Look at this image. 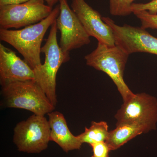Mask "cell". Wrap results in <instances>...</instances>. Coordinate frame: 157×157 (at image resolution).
Returning <instances> with one entry per match:
<instances>
[{"label": "cell", "mask_w": 157, "mask_h": 157, "mask_svg": "<svg viewBox=\"0 0 157 157\" xmlns=\"http://www.w3.org/2000/svg\"><path fill=\"white\" fill-rule=\"evenodd\" d=\"M50 128V140L56 142L66 152L79 150L82 144L70 132L63 115L59 111L48 114Z\"/></svg>", "instance_id": "cell-12"}, {"label": "cell", "mask_w": 157, "mask_h": 157, "mask_svg": "<svg viewBox=\"0 0 157 157\" xmlns=\"http://www.w3.org/2000/svg\"><path fill=\"white\" fill-rule=\"evenodd\" d=\"M135 0H109V12L114 16H126L132 13V6Z\"/></svg>", "instance_id": "cell-15"}, {"label": "cell", "mask_w": 157, "mask_h": 157, "mask_svg": "<svg viewBox=\"0 0 157 157\" xmlns=\"http://www.w3.org/2000/svg\"><path fill=\"white\" fill-rule=\"evenodd\" d=\"M91 157H94V156H92Z\"/></svg>", "instance_id": "cell-21"}, {"label": "cell", "mask_w": 157, "mask_h": 157, "mask_svg": "<svg viewBox=\"0 0 157 157\" xmlns=\"http://www.w3.org/2000/svg\"><path fill=\"white\" fill-rule=\"evenodd\" d=\"M133 13L140 20L142 28L157 29V14H151L146 11H135Z\"/></svg>", "instance_id": "cell-16"}, {"label": "cell", "mask_w": 157, "mask_h": 157, "mask_svg": "<svg viewBox=\"0 0 157 157\" xmlns=\"http://www.w3.org/2000/svg\"><path fill=\"white\" fill-rule=\"evenodd\" d=\"M102 18L112 29L115 45L128 55L146 52L157 56V38L146 29L127 24L120 26L109 17Z\"/></svg>", "instance_id": "cell-7"}, {"label": "cell", "mask_w": 157, "mask_h": 157, "mask_svg": "<svg viewBox=\"0 0 157 157\" xmlns=\"http://www.w3.org/2000/svg\"><path fill=\"white\" fill-rule=\"evenodd\" d=\"M109 132L106 122L93 121L89 128H85L84 132L77 136L82 143L91 144L106 141Z\"/></svg>", "instance_id": "cell-14"}, {"label": "cell", "mask_w": 157, "mask_h": 157, "mask_svg": "<svg viewBox=\"0 0 157 157\" xmlns=\"http://www.w3.org/2000/svg\"><path fill=\"white\" fill-rule=\"evenodd\" d=\"M57 31L56 20L51 27L49 35L45 45L41 48V52L45 55L44 64H42L33 70L35 81L55 107L57 102L56 94L57 73L61 65L70 59L69 52H64L58 44Z\"/></svg>", "instance_id": "cell-2"}, {"label": "cell", "mask_w": 157, "mask_h": 157, "mask_svg": "<svg viewBox=\"0 0 157 157\" xmlns=\"http://www.w3.org/2000/svg\"><path fill=\"white\" fill-rule=\"evenodd\" d=\"M30 0H0V6L17 5L26 2Z\"/></svg>", "instance_id": "cell-19"}, {"label": "cell", "mask_w": 157, "mask_h": 157, "mask_svg": "<svg viewBox=\"0 0 157 157\" xmlns=\"http://www.w3.org/2000/svg\"><path fill=\"white\" fill-rule=\"evenodd\" d=\"M52 10V7L44 4V0L0 6V27L5 29L25 27L42 21Z\"/></svg>", "instance_id": "cell-6"}, {"label": "cell", "mask_w": 157, "mask_h": 157, "mask_svg": "<svg viewBox=\"0 0 157 157\" xmlns=\"http://www.w3.org/2000/svg\"><path fill=\"white\" fill-rule=\"evenodd\" d=\"M2 91L7 107L26 109L41 116L54 110L55 106L35 80L11 82L2 86Z\"/></svg>", "instance_id": "cell-4"}, {"label": "cell", "mask_w": 157, "mask_h": 157, "mask_svg": "<svg viewBox=\"0 0 157 157\" xmlns=\"http://www.w3.org/2000/svg\"><path fill=\"white\" fill-rule=\"evenodd\" d=\"M59 0H45L48 6L52 7Z\"/></svg>", "instance_id": "cell-20"}, {"label": "cell", "mask_w": 157, "mask_h": 157, "mask_svg": "<svg viewBox=\"0 0 157 157\" xmlns=\"http://www.w3.org/2000/svg\"><path fill=\"white\" fill-rule=\"evenodd\" d=\"M71 8L90 37L109 46L116 45L112 29L104 22L101 14L85 0H72Z\"/></svg>", "instance_id": "cell-10"}, {"label": "cell", "mask_w": 157, "mask_h": 157, "mask_svg": "<svg viewBox=\"0 0 157 157\" xmlns=\"http://www.w3.org/2000/svg\"><path fill=\"white\" fill-rule=\"evenodd\" d=\"M92 148L94 157H109V152L111 151L105 141L90 144Z\"/></svg>", "instance_id": "cell-18"}, {"label": "cell", "mask_w": 157, "mask_h": 157, "mask_svg": "<svg viewBox=\"0 0 157 157\" xmlns=\"http://www.w3.org/2000/svg\"><path fill=\"white\" fill-rule=\"evenodd\" d=\"M129 56L117 45L109 46L98 42L96 49L85 56L86 65L104 72L111 78L124 102L135 94L124 79V72Z\"/></svg>", "instance_id": "cell-3"}, {"label": "cell", "mask_w": 157, "mask_h": 157, "mask_svg": "<svg viewBox=\"0 0 157 157\" xmlns=\"http://www.w3.org/2000/svg\"><path fill=\"white\" fill-rule=\"evenodd\" d=\"M59 2L60 12L56 23L57 28L60 32L59 46L62 50L69 52L89 44L90 36L76 14L70 8L67 0Z\"/></svg>", "instance_id": "cell-8"}, {"label": "cell", "mask_w": 157, "mask_h": 157, "mask_svg": "<svg viewBox=\"0 0 157 157\" xmlns=\"http://www.w3.org/2000/svg\"><path fill=\"white\" fill-rule=\"evenodd\" d=\"M132 13L135 11H146L153 14H157V0H152L147 3H133L132 6Z\"/></svg>", "instance_id": "cell-17"}, {"label": "cell", "mask_w": 157, "mask_h": 157, "mask_svg": "<svg viewBox=\"0 0 157 157\" xmlns=\"http://www.w3.org/2000/svg\"><path fill=\"white\" fill-rule=\"evenodd\" d=\"M59 12V4L48 17L37 23L17 30L0 29V39L15 48L23 56L25 61L34 70L42 64L40 54L42 40Z\"/></svg>", "instance_id": "cell-1"}, {"label": "cell", "mask_w": 157, "mask_h": 157, "mask_svg": "<svg viewBox=\"0 0 157 157\" xmlns=\"http://www.w3.org/2000/svg\"><path fill=\"white\" fill-rule=\"evenodd\" d=\"M117 124L138 122L156 128L157 99L146 93L134 94L124 101L115 117Z\"/></svg>", "instance_id": "cell-9"}, {"label": "cell", "mask_w": 157, "mask_h": 157, "mask_svg": "<svg viewBox=\"0 0 157 157\" xmlns=\"http://www.w3.org/2000/svg\"><path fill=\"white\" fill-rule=\"evenodd\" d=\"M35 80L33 70L13 51L0 44V82L6 85L15 82Z\"/></svg>", "instance_id": "cell-11"}, {"label": "cell", "mask_w": 157, "mask_h": 157, "mask_svg": "<svg viewBox=\"0 0 157 157\" xmlns=\"http://www.w3.org/2000/svg\"><path fill=\"white\" fill-rule=\"evenodd\" d=\"M156 128L142 123H124L116 124V128L109 132L105 142L110 151L117 149L137 135L147 133Z\"/></svg>", "instance_id": "cell-13"}, {"label": "cell", "mask_w": 157, "mask_h": 157, "mask_svg": "<svg viewBox=\"0 0 157 157\" xmlns=\"http://www.w3.org/2000/svg\"><path fill=\"white\" fill-rule=\"evenodd\" d=\"M50 136L48 121L44 116L34 114L16 125L13 141L20 151L39 153L48 147Z\"/></svg>", "instance_id": "cell-5"}]
</instances>
